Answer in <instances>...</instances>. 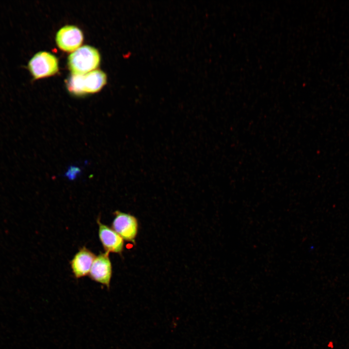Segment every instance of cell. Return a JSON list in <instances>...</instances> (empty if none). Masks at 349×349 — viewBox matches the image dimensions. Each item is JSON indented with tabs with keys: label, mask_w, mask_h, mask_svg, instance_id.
Masks as SVG:
<instances>
[{
	"label": "cell",
	"mask_w": 349,
	"mask_h": 349,
	"mask_svg": "<svg viewBox=\"0 0 349 349\" xmlns=\"http://www.w3.org/2000/svg\"><path fill=\"white\" fill-rule=\"evenodd\" d=\"M113 214L111 228L124 240L134 242L138 233L137 219L131 214L120 211H115Z\"/></svg>",
	"instance_id": "3957f363"
},
{
	"label": "cell",
	"mask_w": 349,
	"mask_h": 349,
	"mask_svg": "<svg viewBox=\"0 0 349 349\" xmlns=\"http://www.w3.org/2000/svg\"><path fill=\"white\" fill-rule=\"evenodd\" d=\"M81 31L73 25H66L61 28L56 36V41L59 48L67 51H74L83 41Z\"/></svg>",
	"instance_id": "5b68a950"
},
{
	"label": "cell",
	"mask_w": 349,
	"mask_h": 349,
	"mask_svg": "<svg viewBox=\"0 0 349 349\" xmlns=\"http://www.w3.org/2000/svg\"><path fill=\"white\" fill-rule=\"evenodd\" d=\"M98 50L90 46H83L68 57V64L73 74H85L95 69L100 63Z\"/></svg>",
	"instance_id": "6da1fadb"
},
{
	"label": "cell",
	"mask_w": 349,
	"mask_h": 349,
	"mask_svg": "<svg viewBox=\"0 0 349 349\" xmlns=\"http://www.w3.org/2000/svg\"><path fill=\"white\" fill-rule=\"evenodd\" d=\"M80 170L78 167H71L69 168L66 174L70 178H74L76 176L77 174H78Z\"/></svg>",
	"instance_id": "9c48e42d"
},
{
	"label": "cell",
	"mask_w": 349,
	"mask_h": 349,
	"mask_svg": "<svg viewBox=\"0 0 349 349\" xmlns=\"http://www.w3.org/2000/svg\"><path fill=\"white\" fill-rule=\"evenodd\" d=\"M98 237L105 252L121 254L124 247V240L111 227L102 223L98 219Z\"/></svg>",
	"instance_id": "8992f818"
},
{
	"label": "cell",
	"mask_w": 349,
	"mask_h": 349,
	"mask_svg": "<svg viewBox=\"0 0 349 349\" xmlns=\"http://www.w3.org/2000/svg\"><path fill=\"white\" fill-rule=\"evenodd\" d=\"M106 75L101 70H93L83 74L81 84L83 94L99 91L106 84Z\"/></svg>",
	"instance_id": "ba28073f"
},
{
	"label": "cell",
	"mask_w": 349,
	"mask_h": 349,
	"mask_svg": "<svg viewBox=\"0 0 349 349\" xmlns=\"http://www.w3.org/2000/svg\"><path fill=\"white\" fill-rule=\"evenodd\" d=\"M96 255L86 247L81 248L70 262L72 272L77 279L89 275Z\"/></svg>",
	"instance_id": "52a82bcc"
},
{
	"label": "cell",
	"mask_w": 349,
	"mask_h": 349,
	"mask_svg": "<svg viewBox=\"0 0 349 349\" xmlns=\"http://www.w3.org/2000/svg\"><path fill=\"white\" fill-rule=\"evenodd\" d=\"M28 68L34 79L48 77L58 72V61L52 54L40 51L30 59Z\"/></svg>",
	"instance_id": "7a4b0ae2"
},
{
	"label": "cell",
	"mask_w": 349,
	"mask_h": 349,
	"mask_svg": "<svg viewBox=\"0 0 349 349\" xmlns=\"http://www.w3.org/2000/svg\"><path fill=\"white\" fill-rule=\"evenodd\" d=\"M112 273V267L109 253L105 252L96 256L89 276L92 280L109 289Z\"/></svg>",
	"instance_id": "277c9868"
}]
</instances>
